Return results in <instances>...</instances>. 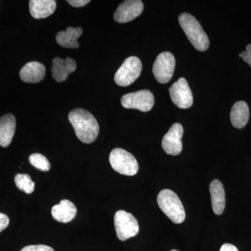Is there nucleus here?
<instances>
[{
  "label": "nucleus",
  "instance_id": "obj_3",
  "mask_svg": "<svg viewBox=\"0 0 251 251\" xmlns=\"http://www.w3.org/2000/svg\"><path fill=\"white\" fill-rule=\"evenodd\" d=\"M157 202L162 211L175 224H181L186 219L184 206L176 193L169 189L158 193Z\"/></svg>",
  "mask_w": 251,
  "mask_h": 251
},
{
  "label": "nucleus",
  "instance_id": "obj_4",
  "mask_svg": "<svg viewBox=\"0 0 251 251\" xmlns=\"http://www.w3.org/2000/svg\"><path fill=\"white\" fill-rule=\"evenodd\" d=\"M110 165L120 174L133 176L138 171V163L131 153L121 148H115L110 153Z\"/></svg>",
  "mask_w": 251,
  "mask_h": 251
},
{
  "label": "nucleus",
  "instance_id": "obj_22",
  "mask_svg": "<svg viewBox=\"0 0 251 251\" xmlns=\"http://www.w3.org/2000/svg\"><path fill=\"white\" fill-rule=\"evenodd\" d=\"M21 251H54L52 248L46 245H31L23 248Z\"/></svg>",
  "mask_w": 251,
  "mask_h": 251
},
{
  "label": "nucleus",
  "instance_id": "obj_1",
  "mask_svg": "<svg viewBox=\"0 0 251 251\" xmlns=\"http://www.w3.org/2000/svg\"><path fill=\"white\" fill-rule=\"evenodd\" d=\"M69 120L81 142L90 144L97 140L99 133V125L90 112L82 108L74 109L69 113Z\"/></svg>",
  "mask_w": 251,
  "mask_h": 251
},
{
  "label": "nucleus",
  "instance_id": "obj_24",
  "mask_svg": "<svg viewBox=\"0 0 251 251\" xmlns=\"http://www.w3.org/2000/svg\"><path fill=\"white\" fill-rule=\"evenodd\" d=\"M9 222V217L6 214L0 213V232L8 227Z\"/></svg>",
  "mask_w": 251,
  "mask_h": 251
},
{
  "label": "nucleus",
  "instance_id": "obj_12",
  "mask_svg": "<svg viewBox=\"0 0 251 251\" xmlns=\"http://www.w3.org/2000/svg\"><path fill=\"white\" fill-rule=\"evenodd\" d=\"M76 62L71 57H67L66 59L55 57L52 60V67L51 68L52 76L57 82H64L67 80L69 74L76 70Z\"/></svg>",
  "mask_w": 251,
  "mask_h": 251
},
{
  "label": "nucleus",
  "instance_id": "obj_13",
  "mask_svg": "<svg viewBox=\"0 0 251 251\" xmlns=\"http://www.w3.org/2000/svg\"><path fill=\"white\" fill-rule=\"evenodd\" d=\"M46 75V67L38 62L27 63L21 69L20 77L27 83H37L44 80Z\"/></svg>",
  "mask_w": 251,
  "mask_h": 251
},
{
  "label": "nucleus",
  "instance_id": "obj_20",
  "mask_svg": "<svg viewBox=\"0 0 251 251\" xmlns=\"http://www.w3.org/2000/svg\"><path fill=\"white\" fill-rule=\"evenodd\" d=\"M15 184L21 191L30 194L34 191L35 184L31 180L30 176L27 174H17L15 176Z\"/></svg>",
  "mask_w": 251,
  "mask_h": 251
},
{
  "label": "nucleus",
  "instance_id": "obj_9",
  "mask_svg": "<svg viewBox=\"0 0 251 251\" xmlns=\"http://www.w3.org/2000/svg\"><path fill=\"white\" fill-rule=\"evenodd\" d=\"M170 94L173 103L181 109H187L192 106V92L184 77H181L175 82L169 89Z\"/></svg>",
  "mask_w": 251,
  "mask_h": 251
},
{
  "label": "nucleus",
  "instance_id": "obj_10",
  "mask_svg": "<svg viewBox=\"0 0 251 251\" xmlns=\"http://www.w3.org/2000/svg\"><path fill=\"white\" fill-rule=\"evenodd\" d=\"M184 128L180 124H174L162 140V148L168 154L176 156L182 151Z\"/></svg>",
  "mask_w": 251,
  "mask_h": 251
},
{
  "label": "nucleus",
  "instance_id": "obj_25",
  "mask_svg": "<svg viewBox=\"0 0 251 251\" xmlns=\"http://www.w3.org/2000/svg\"><path fill=\"white\" fill-rule=\"evenodd\" d=\"M67 2L74 7H82L90 2V0H68Z\"/></svg>",
  "mask_w": 251,
  "mask_h": 251
},
{
  "label": "nucleus",
  "instance_id": "obj_15",
  "mask_svg": "<svg viewBox=\"0 0 251 251\" xmlns=\"http://www.w3.org/2000/svg\"><path fill=\"white\" fill-rule=\"evenodd\" d=\"M209 191L213 211L216 215H221L226 207V194L224 185L219 180H214L209 186Z\"/></svg>",
  "mask_w": 251,
  "mask_h": 251
},
{
  "label": "nucleus",
  "instance_id": "obj_14",
  "mask_svg": "<svg viewBox=\"0 0 251 251\" xmlns=\"http://www.w3.org/2000/svg\"><path fill=\"white\" fill-rule=\"evenodd\" d=\"M16 121L12 114H6L0 117V146H9L16 131Z\"/></svg>",
  "mask_w": 251,
  "mask_h": 251
},
{
  "label": "nucleus",
  "instance_id": "obj_23",
  "mask_svg": "<svg viewBox=\"0 0 251 251\" xmlns=\"http://www.w3.org/2000/svg\"><path fill=\"white\" fill-rule=\"evenodd\" d=\"M239 57H242L244 61L248 63L251 67V44L247 46V50L239 54Z\"/></svg>",
  "mask_w": 251,
  "mask_h": 251
},
{
  "label": "nucleus",
  "instance_id": "obj_7",
  "mask_svg": "<svg viewBox=\"0 0 251 251\" xmlns=\"http://www.w3.org/2000/svg\"><path fill=\"white\" fill-rule=\"evenodd\" d=\"M121 103L124 108L136 109L142 112H148L154 105V97L149 90H140L138 92L125 94L122 98Z\"/></svg>",
  "mask_w": 251,
  "mask_h": 251
},
{
  "label": "nucleus",
  "instance_id": "obj_16",
  "mask_svg": "<svg viewBox=\"0 0 251 251\" xmlns=\"http://www.w3.org/2000/svg\"><path fill=\"white\" fill-rule=\"evenodd\" d=\"M29 6L31 16L35 19H41L53 14L57 3L54 0H31Z\"/></svg>",
  "mask_w": 251,
  "mask_h": 251
},
{
  "label": "nucleus",
  "instance_id": "obj_11",
  "mask_svg": "<svg viewBox=\"0 0 251 251\" xmlns=\"http://www.w3.org/2000/svg\"><path fill=\"white\" fill-rule=\"evenodd\" d=\"M144 5L140 0H127L118 6L114 19L119 23H126L133 21L143 13Z\"/></svg>",
  "mask_w": 251,
  "mask_h": 251
},
{
  "label": "nucleus",
  "instance_id": "obj_26",
  "mask_svg": "<svg viewBox=\"0 0 251 251\" xmlns=\"http://www.w3.org/2000/svg\"><path fill=\"white\" fill-rule=\"evenodd\" d=\"M220 251H239L237 247L230 244H225L221 247Z\"/></svg>",
  "mask_w": 251,
  "mask_h": 251
},
{
  "label": "nucleus",
  "instance_id": "obj_8",
  "mask_svg": "<svg viewBox=\"0 0 251 251\" xmlns=\"http://www.w3.org/2000/svg\"><path fill=\"white\" fill-rule=\"evenodd\" d=\"M175 59L169 52H162L155 60L153 66V74L160 83H167L171 80L174 74Z\"/></svg>",
  "mask_w": 251,
  "mask_h": 251
},
{
  "label": "nucleus",
  "instance_id": "obj_6",
  "mask_svg": "<svg viewBox=\"0 0 251 251\" xmlns=\"http://www.w3.org/2000/svg\"><path fill=\"white\" fill-rule=\"evenodd\" d=\"M114 221L117 236L120 240H127L135 237L139 232V225L136 219L126 211H117L114 217Z\"/></svg>",
  "mask_w": 251,
  "mask_h": 251
},
{
  "label": "nucleus",
  "instance_id": "obj_27",
  "mask_svg": "<svg viewBox=\"0 0 251 251\" xmlns=\"http://www.w3.org/2000/svg\"><path fill=\"white\" fill-rule=\"evenodd\" d=\"M171 251H177V250H172Z\"/></svg>",
  "mask_w": 251,
  "mask_h": 251
},
{
  "label": "nucleus",
  "instance_id": "obj_2",
  "mask_svg": "<svg viewBox=\"0 0 251 251\" xmlns=\"http://www.w3.org/2000/svg\"><path fill=\"white\" fill-rule=\"evenodd\" d=\"M180 26L182 28L188 40L196 49L205 51L209 46V40L202 26L192 15L184 13L179 16Z\"/></svg>",
  "mask_w": 251,
  "mask_h": 251
},
{
  "label": "nucleus",
  "instance_id": "obj_19",
  "mask_svg": "<svg viewBox=\"0 0 251 251\" xmlns=\"http://www.w3.org/2000/svg\"><path fill=\"white\" fill-rule=\"evenodd\" d=\"M250 112L248 104L246 102H236L230 112V120L232 125L237 128H242L249 122Z\"/></svg>",
  "mask_w": 251,
  "mask_h": 251
},
{
  "label": "nucleus",
  "instance_id": "obj_17",
  "mask_svg": "<svg viewBox=\"0 0 251 251\" xmlns=\"http://www.w3.org/2000/svg\"><path fill=\"white\" fill-rule=\"evenodd\" d=\"M52 217L60 223H69L76 215L77 209L74 203L68 200H62L59 204L52 208Z\"/></svg>",
  "mask_w": 251,
  "mask_h": 251
},
{
  "label": "nucleus",
  "instance_id": "obj_5",
  "mask_svg": "<svg viewBox=\"0 0 251 251\" xmlns=\"http://www.w3.org/2000/svg\"><path fill=\"white\" fill-rule=\"evenodd\" d=\"M142 63L136 57L126 59L115 75V82L121 87L133 84L139 77L142 71Z\"/></svg>",
  "mask_w": 251,
  "mask_h": 251
},
{
  "label": "nucleus",
  "instance_id": "obj_21",
  "mask_svg": "<svg viewBox=\"0 0 251 251\" xmlns=\"http://www.w3.org/2000/svg\"><path fill=\"white\" fill-rule=\"evenodd\" d=\"M29 163L33 166L41 171H49L50 169V163L46 156L41 153H33L29 157Z\"/></svg>",
  "mask_w": 251,
  "mask_h": 251
},
{
  "label": "nucleus",
  "instance_id": "obj_18",
  "mask_svg": "<svg viewBox=\"0 0 251 251\" xmlns=\"http://www.w3.org/2000/svg\"><path fill=\"white\" fill-rule=\"evenodd\" d=\"M83 33L81 27H67L66 31H60L56 35V41L59 46L66 49H78L77 39Z\"/></svg>",
  "mask_w": 251,
  "mask_h": 251
}]
</instances>
